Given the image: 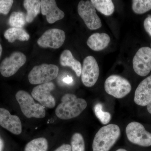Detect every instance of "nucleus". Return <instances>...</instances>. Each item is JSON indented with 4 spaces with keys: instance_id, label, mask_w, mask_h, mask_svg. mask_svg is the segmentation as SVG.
<instances>
[{
    "instance_id": "obj_1",
    "label": "nucleus",
    "mask_w": 151,
    "mask_h": 151,
    "mask_svg": "<svg viewBox=\"0 0 151 151\" xmlns=\"http://www.w3.org/2000/svg\"><path fill=\"white\" fill-rule=\"evenodd\" d=\"M61 103L57 107L56 116L62 120H68L80 115L87 107L86 100L77 98L74 94H66L61 99Z\"/></svg>"
},
{
    "instance_id": "obj_2",
    "label": "nucleus",
    "mask_w": 151,
    "mask_h": 151,
    "mask_svg": "<svg viewBox=\"0 0 151 151\" xmlns=\"http://www.w3.org/2000/svg\"><path fill=\"white\" fill-rule=\"evenodd\" d=\"M121 134L118 125L110 124L102 127L95 135L92 144L93 151H109Z\"/></svg>"
},
{
    "instance_id": "obj_3",
    "label": "nucleus",
    "mask_w": 151,
    "mask_h": 151,
    "mask_svg": "<svg viewBox=\"0 0 151 151\" xmlns=\"http://www.w3.org/2000/svg\"><path fill=\"white\" fill-rule=\"evenodd\" d=\"M16 98L23 114L27 118L42 119L46 116L45 107L36 103L32 95L24 90H19L16 94Z\"/></svg>"
},
{
    "instance_id": "obj_4",
    "label": "nucleus",
    "mask_w": 151,
    "mask_h": 151,
    "mask_svg": "<svg viewBox=\"0 0 151 151\" xmlns=\"http://www.w3.org/2000/svg\"><path fill=\"white\" fill-rule=\"evenodd\" d=\"M59 68L54 64L44 63L33 67L28 74V80L32 84H41L51 82L57 77Z\"/></svg>"
},
{
    "instance_id": "obj_5",
    "label": "nucleus",
    "mask_w": 151,
    "mask_h": 151,
    "mask_svg": "<svg viewBox=\"0 0 151 151\" xmlns=\"http://www.w3.org/2000/svg\"><path fill=\"white\" fill-rule=\"evenodd\" d=\"M104 87L106 92L117 98H122L132 90V86L128 80L119 75L109 76L105 80Z\"/></svg>"
},
{
    "instance_id": "obj_6",
    "label": "nucleus",
    "mask_w": 151,
    "mask_h": 151,
    "mask_svg": "<svg viewBox=\"0 0 151 151\" xmlns=\"http://www.w3.org/2000/svg\"><path fill=\"white\" fill-rule=\"evenodd\" d=\"M126 132L128 139L133 144L142 147L151 146V133L146 131L140 123H129L126 128Z\"/></svg>"
},
{
    "instance_id": "obj_7",
    "label": "nucleus",
    "mask_w": 151,
    "mask_h": 151,
    "mask_svg": "<svg viewBox=\"0 0 151 151\" xmlns=\"http://www.w3.org/2000/svg\"><path fill=\"white\" fill-rule=\"evenodd\" d=\"M77 10L78 14L89 29L95 30L101 27V19L96 13V9L91 1H80Z\"/></svg>"
},
{
    "instance_id": "obj_8",
    "label": "nucleus",
    "mask_w": 151,
    "mask_h": 151,
    "mask_svg": "<svg viewBox=\"0 0 151 151\" xmlns=\"http://www.w3.org/2000/svg\"><path fill=\"white\" fill-rule=\"evenodd\" d=\"M100 75V69L95 58L89 55L84 58L81 70L82 83L86 87H92L97 82Z\"/></svg>"
},
{
    "instance_id": "obj_9",
    "label": "nucleus",
    "mask_w": 151,
    "mask_h": 151,
    "mask_svg": "<svg viewBox=\"0 0 151 151\" xmlns=\"http://www.w3.org/2000/svg\"><path fill=\"white\" fill-rule=\"evenodd\" d=\"M135 73L141 76H146L151 71V48L144 47L140 48L133 60Z\"/></svg>"
},
{
    "instance_id": "obj_10",
    "label": "nucleus",
    "mask_w": 151,
    "mask_h": 151,
    "mask_svg": "<svg viewBox=\"0 0 151 151\" xmlns=\"http://www.w3.org/2000/svg\"><path fill=\"white\" fill-rule=\"evenodd\" d=\"M26 57L21 52H14L6 58L0 65V72L4 77H9L15 74L26 63Z\"/></svg>"
},
{
    "instance_id": "obj_11",
    "label": "nucleus",
    "mask_w": 151,
    "mask_h": 151,
    "mask_svg": "<svg viewBox=\"0 0 151 151\" xmlns=\"http://www.w3.org/2000/svg\"><path fill=\"white\" fill-rule=\"evenodd\" d=\"M55 88V85L52 82L39 84L33 89L32 96L44 107L51 109L56 105L55 99L51 94Z\"/></svg>"
},
{
    "instance_id": "obj_12",
    "label": "nucleus",
    "mask_w": 151,
    "mask_h": 151,
    "mask_svg": "<svg viewBox=\"0 0 151 151\" xmlns=\"http://www.w3.org/2000/svg\"><path fill=\"white\" fill-rule=\"evenodd\" d=\"M65 39L64 31L58 29H51L44 33L38 40L37 44L42 48L58 49L64 43Z\"/></svg>"
},
{
    "instance_id": "obj_13",
    "label": "nucleus",
    "mask_w": 151,
    "mask_h": 151,
    "mask_svg": "<svg viewBox=\"0 0 151 151\" xmlns=\"http://www.w3.org/2000/svg\"><path fill=\"white\" fill-rule=\"evenodd\" d=\"M0 125L15 135L22 132V124L18 116L11 115L6 109L0 108Z\"/></svg>"
},
{
    "instance_id": "obj_14",
    "label": "nucleus",
    "mask_w": 151,
    "mask_h": 151,
    "mask_svg": "<svg viewBox=\"0 0 151 151\" xmlns=\"http://www.w3.org/2000/svg\"><path fill=\"white\" fill-rule=\"evenodd\" d=\"M41 13L45 16L49 23L53 24L64 18V12L59 8L54 0L40 1Z\"/></svg>"
},
{
    "instance_id": "obj_15",
    "label": "nucleus",
    "mask_w": 151,
    "mask_h": 151,
    "mask_svg": "<svg viewBox=\"0 0 151 151\" xmlns=\"http://www.w3.org/2000/svg\"><path fill=\"white\" fill-rule=\"evenodd\" d=\"M134 101L136 104L147 106L151 101V75L138 85L135 91Z\"/></svg>"
},
{
    "instance_id": "obj_16",
    "label": "nucleus",
    "mask_w": 151,
    "mask_h": 151,
    "mask_svg": "<svg viewBox=\"0 0 151 151\" xmlns=\"http://www.w3.org/2000/svg\"><path fill=\"white\" fill-rule=\"evenodd\" d=\"M111 41V38L105 33H95L92 35L87 40V45L94 51L103 50L108 46Z\"/></svg>"
},
{
    "instance_id": "obj_17",
    "label": "nucleus",
    "mask_w": 151,
    "mask_h": 151,
    "mask_svg": "<svg viewBox=\"0 0 151 151\" xmlns=\"http://www.w3.org/2000/svg\"><path fill=\"white\" fill-rule=\"evenodd\" d=\"M60 63L62 66L70 67L78 77L81 75L82 67L81 63L75 59L68 50H65L60 55Z\"/></svg>"
},
{
    "instance_id": "obj_18",
    "label": "nucleus",
    "mask_w": 151,
    "mask_h": 151,
    "mask_svg": "<svg viewBox=\"0 0 151 151\" xmlns=\"http://www.w3.org/2000/svg\"><path fill=\"white\" fill-rule=\"evenodd\" d=\"M23 5L27 11L26 15L27 22L31 23L40 13V1L25 0L24 1Z\"/></svg>"
},
{
    "instance_id": "obj_19",
    "label": "nucleus",
    "mask_w": 151,
    "mask_h": 151,
    "mask_svg": "<svg viewBox=\"0 0 151 151\" xmlns=\"http://www.w3.org/2000/svg\"><path fill=\"white\" fill-rule=\"evenodd\" d=\"M4 37L9 42H13L16 40L26 41L29 40L30 36L26 31L23 28L12 27L6 31Z\"/></svg>"
},
{
    "instance_id": "obj_20",
    "label": "nucleus",
    "mask_w": 151,
    "mask_h": 151,
    "mask_svg": "<svg viewBox=\"0 0 151 151\" xmlns=\"http://www.w3.org/2000/svg\"><path fill=\"white\" fill-rule=\"evenodd\" d=\"M94 7L104 15L109 16L114 12L115 6L111 0H91Z\"/></svg>"
},
{
    "instance_id": "obj_21",
    "label": "nucleus",
    "mask_w": 151,
    "mask_h": 151,
    "mask_svg": "<svg viewBox=\"0 0 151 151\" xmlns=\"http://www.w3.org/2000/svg\"><path fill=\"white\" fill-rule=\"evenodd\" d=\"M48 144L45 138L40 137L34 139L28 143L24 151H47Z\"/></svg>"
},
{
    "instance_id": "obj_22",
    "label": "nucleus",
    "mask_w": 151,
    "mask_h": 151,
    "mask_svg": "<svg viewBox=\"0 0 151 151\" xmlns=\"http://www.w3.org/2000/svg\"><path fill=\"white\" fill-rule=\"evenodd\" d=\"M26 22V15L22 12H13L9 19V24L12 27L22 28Z\"/></svg>"
},
{
    "instance_id": "obj_23",
    "label": "nucleus",
    "mask_w": 151,
    "mask_h": 151,
    "mask_svg": "<svg viewBox=\"0 0 151 151\" xmlns=\"http://www.w3.org/2000/svg\"><path fill=\"white\" fill-rule=\"evenodd\" d=\"M132 8L135 13H145L151 10V0H133Z\"/></svg>"
},
{
    "instance_id": "obj_24",
    "label": "nucleus",
    "mask_w": 151,
    "mask_h": 151,
    "mask_svg": "<svg viewBox=\"0 0 151 151\" xmlns=\"http://www.w3.org/2000/svg\"><path fill=\"white\" fill-rule=\"evenodd\" d=\"M71 151H85L84 139L81 134H73L71 139Z\"/></svg>"
},
{
    "instance_id": "obj_25",
    "label": "nucleus",
    "mask_w": 151,
    "mask_h": 151,
    "mask_svg": "<svg viewBox=\"0 0 151 151\" xmlns=\"http://www.w3.org/2000/svg\"><path fill=\"white\" fill-rule=\"evenodd\" d=\"M94 114L97 119L103 124H108L111 121V114L103 111V106L100 103H97L94 108Z\"/></svg>"
},
{
    "instance_id": "obj_26",
    "label": "nucleus",
    "mask_w": 151,
    "mask_h": 151,
    "mask_svg": "<svg viewBox=\"0 0 151 151\" xmlns=\"http://www.w3.org/2000/svg\"><path fill=\"white\" fill-rule=\"evenodd\" d=\"M12 0H0V14L7 15L9 13L13 4Z\"/></svg>"
},
{
    "instance_id": "obj_27",
    "label": "nucleus",
    "mask_w": 151,
    "mask_h": 151,
    "mask_svg": "<svg viewBox=\"0 0 151 151\" xmlns=\"http://www.w3.org/2000/svg\"><path fill=\"white\" fill-rule=\"evenodd\" d=\"M144 26L146 31L151 36V15H149L145 20Z\"/></svg>"
},
{
    "instance_id": "obj_28",
    "label": "nucleus",
    "mask_w": 151,
    "mask_h": 151,
    "mask_svg": "<svg viewBox=\"0 0 151 151\" xmlns=\"http://www.w3.org/2000/svg\"><path fill=\"white\" fill-rule=\"evenodd\" d=\"M54 151H71V146L68 144H63Z\"/></svg>"
},
{
    "instance_id": "obj_29",
    "label": "nucleus",
    "mask_w": 151,
    "mask_h": 151,
    "mask_svg": "<svg viewBox=\"0 0 151 151\" xmlns=\"http://www.w3.org/2000/svg\"><path fill=\"white\" fill-rule=\"evenodd\" d=\"M63 81L64 83L68 84H71L73 83V78L70 76H68L63 78Z\"/></svg>"
},
{
    "instance_id": "obj_30",
    "label": "nucleus",
    "mask_w": 151,
    "mask_h": 151,
    "mask_svg": "<svg viewBox=\"0 0 151 151\" xmlns=\"http://www.w3.org/2000/svg\"><path fill=\"white\" fill-rule=\"evenodd\" d=\"M4 144L2 139L0 137V150H2L3 148H4Z\"/></svg>"
},
{
    "instance_id": "obj_31",
    "label": "nucleus",
    "mask_w": 151,
    "mask_h": 151,
    "mask_svg": "<svg viewBox=\"0 0 151 151\" xmlns=\"http://www.w3.org/2000/svg\"><path fill=\"white\" fill-rule=\"evenodd\" d=\"M147 109L149 113L151 114V101L147 105Z\"/></svg>"
},
{
    "instance_id": "obj_32",
    "label": "nucleus",
    "mask_w": 151,
    "mask_h": 151,
    "mask_svg": "<svg viewBox=\"0 0 151 151\" xmlns=\"http://www.w3.org/2000/svg\"><path fill=\"white\" fill-rule=\"evenodd\" d=\"M2 52V47L1 45L0 44V58H1V55Z\"/></svg>"
},
{
    "instance_id": "obj_33",
    "label": "nucleus",
    "mask_w": 151,
    "mask_h": 151,
    "mask_svg": "<svg viewBox=\"0 0 151 151\" xmlns=\"http://www.w3.org/2000/svg\"><path fill=\"white\" fill-rule=\"evenodd\" d=\"M116 151H127L126 150L124 149H119V150H117Z\"/></svg>"
},
{
    "instance_id": "obj_34",
    "label": "nucleus",
    "mask_w": 151,
    "mask_h": 151,
    "mask_svg": "<svg viewBox=\"0 0 151 151\" xmlns=\"http://www.w3.org/2000/svg\"><path fill=\"white\" fill-rule=\"evenodd\" d=\"M0 151H2L0 150Z\"/></svg>"
}]
</instances>
